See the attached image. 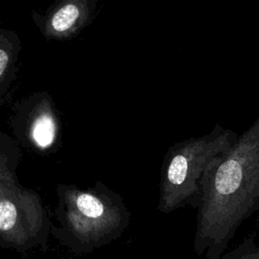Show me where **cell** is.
<instances>
[{"instance_id":"cell-2","label":"cell","mask_w":259,"mask_h":259,"mask_svg":"<svg viewBox=\"0 0 259 259\" xmlns=\"http://www.w3.org/2000/svg\"><path fill=\"white\" fill-rule=\"evenodd\" d=\"M56 195L52 236L77 256L115 241L131 223L123 197L101 181L86 188L60 183Z\"/></svg>"},{"instance_id":"cell-3","label":"cell","mask_w":259,"mask_h":259,"mask_svg":"<svg viewBox=\"0 0 259 259\" xmlns=\"http://www.w3.org/2000/svg\"><path fill=\"white\" fill-rule=\"evenodd\" d=\"M22 158L20 145L0 133V247L25 253L39 247L49 249L52 221L40 195L22 186L17 167Z\"/></svg>"},{"instance_id":"cell-5","label":"cell","mask_w":259,"mask_h":259,"mask_svg":"<svg viewBox=\"0 0 259 259\" xmlns=\"http://www.w3.org/2000/svg\"><path fill=\"white\" fill-rule=\"evenodd\" d=\"M10 110L7 123L20 147L40 156L59 150L62 142L61 114L47 90L15 101Z\"/></svg>"},{"instance_id":"cell-8","label":"cell","mask_w":259,"mask_h":259,"mask_svg":"<svg viewBox=\"0 0 259 259\" xmlns=\"http://www.w3.org/2000/svg\"><path fill=\"white\" fill-rule=\"evenodd\" d=\"M221 259H259V240L257 241L256 234H250Z\"/></svg>"},{"instance_id":"cell-4","label":"cell","mask_w":259,"mask_h":259,"mask_svg":"<svg viewBox=\"0 0 259 259\" xmlns=\"http://www.w3.org/2000/svg\"><path fill=\"white\" fill-rule=\"evenodd\" d=\"M238 137L233 130L217 123L203 136L171 145L165 153L160 170L157 209L167 214L186 205L198 208L203 176Z\"/></svg>"},{"instance_id":"cell-7","label":"cell","mask_w":259,"mask_h":259,"mask_svg":"<svg viewBox=\"0 0 259 259\" xmlns=\"http://www.w3.org/2000/svg\"><path fill=\"white\" fill-rule=\"evenodd\" d=\"M21 51L18 33L11 29L0 28V104L4 105L10 88L17 79V61Z\"/></svg>"},{"instance_id":"cell-1","label":"cell","mask_w":259,"mask_h":259,"mask_svg":"<svg viewBox=\"0 0 259 259\" xmlns=\"http://www.w3.org/2000/svg\"><path fill=\"white\" fill-rule=\"evenodd\" d=\"M193 250L221 259L241 225L259 214V114L202 178Z\"/></svg>"},{"instance_id":"cell-6","label":"cell","mask_w":259,"mask_h":259,"mask_svg":"<svg viewBox=\"0 0 259 259\" xmlns=\"http://www.w3.org/2000/svg\"><path fill=\"white\" fill-rule=\"evenodd\" d=\"M98 11V0H60L44 12L33 11L31 19L48 41H64L82 32Z\"/></svg>"}]
</instances>
